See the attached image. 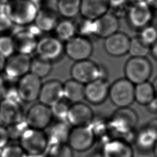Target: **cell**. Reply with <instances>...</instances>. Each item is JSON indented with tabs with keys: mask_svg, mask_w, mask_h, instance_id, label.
I'll return each instance as SVG.
<instances>
[{
	"mask_svg": "<svg viewBox=\"0 0 157 157\" xmlns=\"http://www.w3.org/2000/svg\"><path fill=\"white\" fill-rule=\"evenodd\" d=\"M108 119L113 137L123 139L130 143L132 139L133 142L139 120L134 109L130 107L118 108Z\"/></svg>",
	"mask_w": 157,
	"mask_h": 157,
	"instance_id": "6da1fadb",
	"label": "cell"
},
{
	"mask_svg": "<svg viewBox=\"0 0 157 157\" xmlns=\"http://www.w3.org/2000/svg\"><path fill=\"white\" fill-rule=\"evenodd\" d=\"M71 78L86 85L97 79H107V71L103 66L90 59L75 61L71 68Z\"/></svg>",
	"mask_w": 157,
	"mask_h": 157,
	"instance_id": "7a4b0ae2",
	"label": "cell"
},
{
	"mask_svg": "<svg viewBox=\"0 0 157 157\" xmlns=\"http://www.w3.org/2000/svg\"><path fill=\"white\" fill-rule=\"evenodd\" d=\"M4 12L12 23L23 26L35 19L37 9L29 0H13L7 2Z\"/></svg>",
	"mask_w": 157,
	"mask_h": 157,
	"instance_id": "3957f363",
	"label": "cell"
},
{
	"mask_svg": "<svg viewBox=\"0 0 157 157\" xmlns=\"http://www.w3.org/2000/svg\"><path fill=\"white\" fill-rule=\"evenodd\" d=\"M152 72V64L147 57L131 56L124 67V78L134 85L148 81Z\"/></svg>",
	"mask_w": 157,
	"mask_h": 157,
	"instance_id": "277c9868",
	"label": "cell"
},
{
	"mask_svg": "<svg viewBox=\"0 0 157 157\" xmlns=\"http://www.w3.org/2000/svg\"><path fill=\"white\" fill-rule=\"evenodd\" d=\"M108 98L118 108L129 107L134 101V85L124 77L118 78L109 86Z\"/></svg>",
	"mask_w": 157,
	"mask_h": 157,
	"instance_id": "5b68a950",
	"label": "cell"
},
{
	"mask_svg": "<svg viewBox=\"0 0 157 157\" xmlns=\"http://www.w3.org/2000/svg\"><path fill=\"white\" fill-rule=\"evenodd\" d=\"M19 140L20 145L26 154H43L48 146L47 134L44 130L28 127Z\"/></svg>",
	"mask_w": 157,
	"mask_h": 157,
	"instance_id": "8992f818",
	"label": "cell"
},
{
	"mask_svg": "<svg viewBox=\"0 0 157 157\" xmlns=\"http://www.w3.org/2000/svg\"><path fill=\"white\" fill-rule=\"evenodd\" d=\"M15 31L13 39L15 50L18 53L29 55L34 51H36L37 41L36 37L41 32L37 27L30 26L27 28H23L18 25Z\"/></svg>",
	"mask_w": 157,
	"mask_h": 157,
	"instance_id": "52a82bcc",
	"label": "cell"
},
{
	"mask_svg": "<svg viewBox=\"0 0 157 157\" xmlns=\"http://www.w3.org/2000/svg\"><path fill=\"white\" fill-rule=\"evenodd\" d=\"M96 139L90 125L77 126L71 129L67 145L72 150L79 152L90 149Z\"/></svg>",
	"mask_w": 157,
	"mask_h": 157,
	"instance_id": "ba28073f",
	"label": "cell"
},
{
	"mask_svg": "<svg viewBox=\"0 0 157 157\" xmlns=\"http://www.w3.org/2000/svg\"><path fill=\"white\" fill-rule=\"evenodd\" d=\"M42 85L41 78L31 72L20 78L16 87L20 100L31 102L38 99Z\"/></svg>",
	"mask_w": 157,
	"mask_h": 157,
	"instance_id": "9c48e42d",
	"label": "cell"
},
{
	"mask_svg": "<svg viewBox=\"0 0 157 157\" xmlns=\"http://www.w3.org/2000/svg\"><path fill=\"white\" fill-rule=\"evenodd\" d=\"M53 117L50 107L39 102L29 108L25 121L29 128L44 130L51 123Z\"/></svg>",
	"mask_w": 157,
	"mask_h": 157,
	"instance_id": "30bf717a",
	"label": "cell"
},
{
	"mask_svg": "<svg viewBox=\"0 0 157 157\" xmlns=\"http://www.w3.org/2000/svg\"><path fill=\"white\" fill-rule=\"evenodd\" d=\"M66 42L64 51L70 59L75 61L89 59L93 53V44L86 37L74 36Z\"/></svg>",
	"mask_w": 157,
	"mask_h": 157,
	"instance_id": "8fae6325",
	"label": "cell"
},
{
	"mask_svg": "<svg viewBox=\"0 0 157 157\" xmlns=\"http://www.w3.org/2000/svg\"><path fill=\"white\" fill-rule=\"evenodd\" d=\"M31 58L23 53H14L6 59L4 72L10 80L19 79L29 72Z\"/></svg>",
	"mask_w": 157,
	"mask_h": 157,
	"instance_id": "7c38bea8",
	"label": "cell"
},
{
	"mask_svg": "<svg viewBox=\"0 0 157 157\" xmlns=\"http://www.w3.org/2000/svg\"><path fill=\"white\" fill-rule=\"evenodd\" d=\"M131 143L120 138L113 137L101 144V157H134Z\"/></svg>",
	"mask_w": 157,
	"mask_h": 157,
	"instance_id": "4fadbf2b",
	"label": "cell"
},
{
	"mask_svg": "<svg viewBox=\"0 0 157 157\" xmlns=\"http://www.w3.org/2000/svg\"><path fill=\"white\" fill-rule=\"evenodd\" d=\"M152 18V9L145 1L134 2L128 12V18L131 26L140 30L150 25Z\"/></svg>",
	"mask_w": 157,
	"mask_h": 157,
	"instance_id": "5bb4252c",
	"label": "cell"
},
{
	"mask_svg": "<svg viewBox=\"0 0 157 157\" xmlns=\"http://www.w3.org/2000/svg\"><path fill=\"white\" fill-rule=\"evenodd\" d=\"M94 118L93 109L81 101L70 105L66 121L74 127L84 126L90 125Z\"/></svg>",
	"mask_w": 157,
	"mask_h": 157,
	"instance_id": "9a60e30c",
	"label": "cell"
},
{
	"mask_svg": "<svg viewBox=\"0 0 157 157\" xmlns=\"http://www.w3.org/2000/svg\"><path fill=\"white\" fill-rule=\"evenodd\" d=\"M109 86L107 79L102 78L85 85L84 99L93 105L102 104L108 98Z\"/></svg>",
	"mask_w": 157,
	"mask_h": 157,
	"instance_id": "2e32d148",
	"label": "cell"
},
{
	"mask_svg": "<svg viewBox=\"0 0 157 157\" xmlns=\"http://www.w3.org/2000/svg\"><path fill=\"white\" fill-rule=\"evenodd\" d=\"M63 98V83L61 81L52 79L42 83L38 97L39 102L50 107Z\"/></svg>",
	"mask_w": 157,
	"mask_h": 157,
	"instance_id": "e0dca14e",
	"label": "cell"
},
{
	"mask_svg": "<svg viewBox=\"0 0 157 157\" xmlns=\"http://www.w3.org/2000/svg\"><path fill=\"white\" fill-rule=\"evenodd\" d=\"M22 107L19 101L4 98L0 102V121L10 126L21 121L23 119Z\"/></svg>",
	"mask_w": 157,
	"mask_h": 157,
	"instance_id": "ac0fdd59",
	"label": "cell"
},
{
	"mask_svg": "<svg viewBox=\"0 0 157 157\" xmlns=\"http://www.w3.org/2000/svg\"><path fill=\"white\" fill-rule=\"evenodd\" d=\"M104 39V49L110 56L120 57L128 53L130 37L126 34L117 31Z\"/></svg>",
	"mask_w": 157,
	"mask_h": 157,
	"instance_id": "d6986e66",
	"label": "cell"
},
{
	"mask_svg": "<svg viewBox=\"0 0 157 157\" xmlns=\"http://www.w3.org/2000/svg\"><path fill=\"white\" fill-rule=\"evenodd\" d=\"M36 51L38 56L52 62L61 56L64 47L58 38L45 37L37 41Z\"/></svg>",
	"mask_w": 157,
	"mask_h": 157,
	"instance_id": "ffe728a7",
	"label": "cell"
},
{
	"mask_svg": "<svg viewBox=\"0 0 157 157\" xmlns=\"http://www.w3.org/2000/svg\"><path fill=\"white\" fill-rule=\"evenodd\" d=\"M119 25L117 17L107 12L94 20V36L105 39L118 31Z\"/></svg>",
	"mask_w": 157,
	"mask_h": 157,
	"instance_id": "44dd1931",
	"label": "cell"
},
{
	"mask_svg": "<svg viewBox=\"0 0 157 157\" xmlns=\"http://www.w3.org/2000/svg\"><path fill=\"white\" fill-rule=\"evenodd\" d=\"M109 8L108 0H80V10L87 19L96 20L107 13Z\"/></svg>",
	"mask_w": 157,
	"mask_h": 157,
	"instance_id": "7402d4cb",
	"label": "cell"
},
{
	"mask_svg": "<svg viewBox=\"0 0 157 157\" xmlns=\"http://www.w3.org/2000/svg\"><path fill=\"white\" fill-rule=\"evenodd\" d=\"M157 140V135L145 125L136 131L133 142L136 148L144 152L153 150Z\"/></svg>",
	"mask_w": 157,
	"mask_h": 157,
	"instance_id": "603a6c76",
	"label": "cell"
},
{
	"mask_svg": "<svg viewBox=\"0 0 157 157\" xmlns=\"http://www.w3.org/2000/svg\"><path fill=\"white\" fill-rule=\"evenodd\" d=\"M70 131L66 121H59L54 124L47 134L48 145L67 144Z\"/></svg>",
	"mask_w": 157,
	"mask_h": 157,
	"instance_id": "cb8c5ba5",
	"label": "cell"
},
{
	"mask_svg": "<svg viewBox=\"0 0 157 157\" xmlns=\"http://www.w3.org/2000/svg\"><path fill=\"white\" fill-rule=\"evenodd\" d=\"M85 85L73 78L63 83V96L72 103L81 102L84 99Z\"/></svg>",
	"mask_w": 157,
	"mask_h": 157,
	"instance_id": "d4e9b609",
	"label": "cell"
},
{
	"mask_svg": "<svg viewBox=\"0 0 157 157\" xmlns=\"http://www.w3.org/2000/svg\"><path fill=\"white\" fill-rule=\"evenodd\" d=\"M155 98L152 83L147 81L134 85V101L141 105H148Z\"/></svg>",
	"mask_w": 157,
	"mask_h": 157,
	"instance_id": "484cf974",
	"label": "cell"
},
{
	"mask_svg": "<svg viewBox=\"0 0 157 157\" xmlns=\"http://www.w3.org/2000/svg\"><path fill=\"white\" fill-rule=\"evenodd\" d=\"M36 26L42 31H50L57 25L55 12L48 10H39L35 18Z\"/></svg>",
	"mask_w": 157,
	"mask_h": 157,
	"instance_id": "4316f807",
	"label": "cell"
},
{
	"mask_svg": "<svg viewBox=\"0 0 157 157\" xmlns=\"http://www.w3.org/2000/svg\"><path fill=\"white\" fill-rule=\"evenodd\" d=\"M52 64L48 61L38 55L31 58L29 72L33 74L40 78L48 75L52 71Z\"/></svg>",
	"mask_w": 157,
	"mask_h": 157,
	"instance_id": "83f0119b",
	"label": "cell"
},
{
	"mask_svg": "<svg viewBox=\"0 0 157 157\" xmlns=\"http://www.w3.org/2000/svg\"><path fill=\"white\" fill-rule=\"evenodd\" d=\"M80 7V0H59L58 10L67 17L77 15Z\"/></svg>",
	"mask_w": 157,
	"mask_h": 157,
	"instance_id": "f1b7e54d",
	"label": "cell"
},
{
	"mask_svg": "<svg viewBox=\"0 0 157 157\" xmlns=\"http://www.w3.org/2000/svg\"><path fill=\"white\" fill-rule=\"evenodd\" d=\"M56 33L59 40L67 41L73 37L76 32L75 25L70 21H63L57 24Z\"/></svg>",
	"mask_w": 157,
	"mask_h": 157,
	"instance_id": "f546056e",
	"label": "cell"
},
{
	"mask_svg": "<svg viewBox=\"0 0 157 157\" xmlns=\"http://www.w3.org/2000/svg\"><path fill=\"white\" fill-rule=\"evenodd\" d=\"M150 50V48L145 45L137 36L130 38L128 53L131 57H147Z\"/></svg>",
	"mask_w": 157,
	"mask_h": 157,
	"instance_id": "4dcf8cb0",
	"label": "cell"
},
{
	"mask_svg": "<svg viewBox=\"0 0 157 157\" xmlns=\"http://www.w3.org/2000/svg\"><path fill=\"white\" fill-rule=\"evenodd\" d=\"M137 36L145 45L150 48L157 42V28L149 25L141 29Z\"/></svg>",
	"mask_w": 157,
	"mask_h": 157,
	"instance_id": "1f68e13d",
	"label": "cell"
},
{
	"mask_svg": "<svg viewBox=\"0 0 157 157\" xmlns=\"http://www.w3.org/2000/svg\"><path fill=\"white\" fill-rule=\"evenodd\" d=\"M48 157H74L71 148L67 144L48 145Z\"/></svg>",
	"mask_w": 157,
	"mask_h": 157,
	"instance_id": "d6a6232c",
	"label": "cell"
},
{
	"mask_svg": "<svg viewBox=\"0 0 157 157\" xmlns=\"http://www.w3.org/2000/svg\"><path fill=\"white\" fill-rule=\"evenodd\" d=\"M69 107L70 105L63 99L56 102L50 107L53 117L56 118L59 121H66L67 120Z\"/></svg>",
	"mask_w": 157,
	"mask_h": 157,
	"instance_id": "836d02e7",
	"label": "cell"
},
{
	"mask_svg": "<svg viewBox=\"0 0 157 157\" xmlns=\"http://www.w3.org/2000/svg\"><path fill=\"white\" fill-rule=\"evenodd\" d=\"M75 26L76 31H78L82 36H94V20L85 18L83 20H79Z\"/></svg>",
	"mask_w": 157,
	"mask_h": 157,
	"instance_id": "e575fe53",
	"label": "cell"
},
{
	"mask_svg": "<svg viewBox=\"0 0 157 157\" xmlns=\"http://www.w3.org/2000/svg\"><path fill=\"white\" fill-rule=\"evenodd\" d=\"M15 51L13 38L9 36L0 37V54L7 58L14 54Z\"/></svg>",
	"mask_w": 157,
	"mask_h": 157,
	"instance_id": "d590c367",
	"label": "cell"
},
{
	"mask_svg": "<svg viewBox=\"0 0 157 157\" xmlns=\"http://www.w3.org/2000/svg\"><path fill=\"white\" fill-rule=\"evenodd\" d=\"M0 150V157H25L26 155L21 147L17 144H7Z\"/></svg>",
	"mask_w": 157,
	"mask_h": 157,
	"instance_id": "8d00e7d4",
	"label": "cell"
},
{
	"mask_svg": "<svg viewBox=\"0 0 157 157\" xmlns=\"http://www.w3.org/2000/svg\"><path fill=\"white\" fill-rule=\"evenodd\" d=\"M28 128V126L25 120H22L19 123L7 126V129L8 131L10 139H20L21 134Z\"/></svg>",
	"mask_w": 157,
	"mask_h": 157,
	"instance_id": "74e56055",
	"label": "cell"
},
{
	"mask_svg": "<svg viewBox=\"0 0 157 157\" xmlns=\"http://www.w3.org/2000/svg\"><path fill=\"white\" fill-rule=\"evenodd\" d=\"M12 26V22L4 12H0V32L5 31Z\"/></svg>",
	"mask_w": 157,
	"mask_h": 157,
	"instance_id": "f35d334b",
	"label": "cell"
},
{
	"mask_svg": "<svg viewBox=\"0 0 157 157\" xmlns=\"http://www.w3.org/2000/svg\"><path fill=\"white\" fill-rule=\"evenodd\" d=\"M9 139L7 128L2 124H0V150L8 144Z\"/></svg>",
	"mask_w": 157,
	"mask_h": 157,
	"instance_id": "ab89813d",
	"label": "cell"
},
{
	"mask_svg": "<svg viewBox=\"0 0 157 157\" xmlns=\"http://www.w3.org/2000/svg\"><path fill=\"white\" fill-rule=\"evenodd\" d=\"M145 126L150 128L157 135V118L151 119L149 121H148Z\"/></svg>",
	"mask_w": 157,
	"mask_h": 157,
	"instance_id": "60d3db41",
	"label": "cell"
},
{
	"mask_svg": "<svg viewBox=\"0 0 157 157\" xmlns=\"http://www.w3.org/2000/svg\"><path fill=\"white\" fill-rule=\"evenodd\" d=\"M148 111L151 113H155L156 114L157 113V99L155 98L153 100H152L148 105H146Z\"/></svg>",
	"mask_w": 157,
	"mask_h": 157,
	"instance_id": "b9f144b4",
	"label": "cell"
},
{
	"mask_svg": "<svg viewBox=\"0 0 157 157\" xmlns=\"http://www.w3.org/2000/svg\"><path fill=\"white\" fill-rule=\"evenodd\" d=\"M126 0H108L110 7L118 8L123 6V4L126 2Z\"/></svg>",
	"mask_w": 157,
	"mask_h": 157,
	"instance_id": "7bdbcfd3",
	"label": "cell"
},
{
	"mask_svg": "<svg viewBox=\"0 0 157 157\" xmlns=\"http://www.w3.org/2000/svg\"><path fill=\"white\" fill-rule=\"evenodd\" d=\"M150 53L151 54L152 56L157 60V42H156L151 47L150 50Z\"/></svg>",
	"mask_w": 157,
	"mask_h": 157,
	"instance_id": "ee69618b",
	"label": "cell"
},
{
	"mask_svg": "<svg viewBox=\"0 0 157 157\" xmlns=\"http://www.w3.org/2000/svg\"><path fill=\"white\" fill-rule=\"evenodd\" d=\"M5 91V84L3 77L0 74V97L3 96Z\"/></svg>",
	"mask_w": 157,
	"mask_h": 157,
	"instance_id": "f6af8a7d",
	"label": "cell"
},
{
	"mask_svg": "<svg viewBox=\"0 0 157 157\" xmlns=\"http://www.w3.org/2000/svg\"><path fill=\"white\" fill-rule=\"evenodd\" d=\"M145 2L151 9H155L156 10L157 9V0H146Z\"/></svg>",
	"mask_w": 157,
	"mask_h": 157,
	"instance_id": "bcb514c9",
	"label": "cell"
},
{
	"mask_svg": "<svg viewBox=\"0 0 157 157\" xmlns=\"http://www.w3.org/2000/svg\"><path fill=\"white\" fill-rule=\"evenodd\" d=\"M6 58H5L4 56L0 54V72L2 71H4L6 61Z\"/></svg>",
	"mask_w": 157,
	"mask_h": 157,
	"instance_id": "7dc6e473",
	"label": "cell"
},
{
	"mask_svg": "<svg viewBox=\"0 0 157 157\" xmlns=\"http://www.w3.org/2000/svg\"><path fill=\"white\" fill-rule=\"evenodd\" d=\"M152 85L154 88L155 91V98L157 99V77L154 79L153 82H152Z\"/></svg>",
	"mask_w": 157,
	"mask_h": 157,
	"instance_id": "c3c4849f",
	"label": "cell"
},
{
	"mask_svg": "<svg viewBox=\"0 0 157 157\" xmlns=\"http://www.w3.org/2000/svg\"><path fill=\"white\" fill-rule=\"evenodd\" d=\"M25 157H44L43 154H26Z\"/></svg>",
	"mask_w": 157,
	"mask_h": 157,
	"instance_id": "681fc988",
	"label": "cell"
},
{
	"mask_svg": "<svg viewBox=\"0 0 157 157\" xmlns=\"http://www.w3.org/2000/svg\"><path fill=\"white\" fill-rule=\"evenodd\" d=\"M152 151H153V153H154V155L155 157H157V140L156 141V143L153 147V148L152 150Z\"/></svg>",
	"mask_w": 157,
	"mask_h": 157,
	"instance_id": "f907efd6",
	"label": "cell"
},
{
	"mask_svg": "<svg viewBox=\"0 0 157 157\" xmlns=\"http://www.w3.org/2000/svg\"><path fill=\"white\" fill-rule=\"evenodd\" d=\"M134 2H140V1H146V0H133Z\"/></svg>",
	"mask_w": 157,
	"mask_h": 157,
	"instance_id": "816d5d0a",
	"label": "cell"
},
{
	"mask_svg": "<svg viewBox=\"0 0 157 157\" xmlns=\"http://www.w3.org/2000/svg\"><path fill=\"white\" fill-rule=\"evenodd\" d=\"M96 157H101V156L99 155V156H96Z\"/></svg>",
	"mask_w": 157,
	"mask_h": 157,
	"instance_id": "f5cc1de1",
	"label": "cell"
},
{
	"mask_svg": "<svg viewBox=\"0 0 157 157\" xmlns=\"http://www.w3.org/2000/svg\"><path fill=\"white\" fill-rule=\"evenodd\" d=\"M156 14H157V9L156 10Z\"/></svg>",
	"mask_w": 157,
	"mask_h": 157,
	"instance_id": "db71d44e",
	"label": "cell"
},
{
	"mask_svg": "<svg viewBox=\"0 0 157 157\" xmlns=\"http://www.w3.org/2000/svg\"><path fill=\"white\" fill-rule=\"evenodd\" d=\"M156 115H157V113H156Z\"/></svg>",
	"mask_w": 157,
	"mask_h": 157,
	"instance_id": "11a10c76",
	"label": "cell"
}]
</instances>
